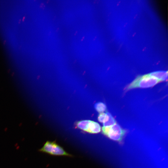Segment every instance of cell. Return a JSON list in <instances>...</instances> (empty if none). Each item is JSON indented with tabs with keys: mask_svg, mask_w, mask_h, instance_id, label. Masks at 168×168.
Masks as SVG:
<instances>
[{
	"mask_svg": "<svg viewBox=\"0 0 168 168\" xmlns=\"http://www.w3.org/2000/svg\"><path fill=\"white\" fill-rule=\"evenodd\" d=\"M97 111L100 113H103L105 110L106 108V105L103 103L100 102L96 103L95 105Z\"/></svg>",
	"mask_w": 168,
	"mask_h": 168,
	"instance_id": "52a82bcc",
	"label": "cell"
},
{
	"mask_svg": "<svg viewBox=\"0 0 168 168\" xmlns=\"http://www.w3.org/2000/svg\"><path fill=\"white\" fill-rule=\"evenodd\" d=\"M161 81L148 74L139 75L127 87L126 90H128L137 88H146L154 86Z\"/></svg>",
	"mask_w": 168,
	"mask_h": 168,
	"instance_id": "6da1fadb",
	"label": "cell"
},
{
	"mask_svg": "<svg viewBox=\"0 0 168 168\" xmlns=\"http://www.w3.org/2000/svg\"><path fill=\"white\" fill-rule=\"evenodd\" d=\"M108 116L107 120L106 122L103 123L104 127H108L113 125L116 124V121L109 113H107Z\"/></svg>",
	"mask_w": 168,
	"mask_h": 168,
	"instance_id": "8992f818",
	"label": "cell"
},
{
	"mask_svg": "<svg viewBox=\"0 0 168 168\" xmlns=\"http://www.w3.org/2000/svg\"><path fill=\"white\" fill-rule=\"evenodd\" d=\"M39 151L54 156H72L55 141H47Z\"/></svg>",
	"mask_w": 168,
	"mask_h": 168,
	"instance_id": "7a4b0ae2",
	"label": "cell"
},
{
	"mask_svg": "<svg viewBox=\"0 0 168 168\" xmlns=\"http://www.w3.org/2000/svg\"><path fill=\"white\" fill-rule=\"evenodd\" d=\"M77 126L79 128L91 133H97L101 131V127L97 122L90 120L78 121Z\"/></svg>",
	"mask_w": 168,
	"mask_h": 168,
	"instance_id": "277c9868",
	"label": "cell"
},
{
	"mask_svg": "<svg viewBox=\"0 0 168 168\" xmlns=\"http://www.w3.org/2000/svg\"><path fill=\"white\" fill-rule=\"evenodd\" d=\"M103 133L110 139L117 141H121L125 131L116 123L114 125L102 128Z\"/></svg>",
	"mask_w": 168,
	"mask_h": 168,
	"instance_id": "3957f363",
	"label": "cell"
},
{
	"mask_svg": "<svg viewBox=\"0 0 168 168\" xmlns=\"http://www.w3.org/2000/svg\"><path fill=\"white\" fill-rule=\"evenodd\" d=\"M149 76L154 77L161 82L167 81L168 79L167 71H158L153 72L148 74Z\"/></svg>",
	"mask_w": 168,
	"mask_h": 168,
	"instance_id": "5b68a950",
	"label": "cell"
},
{
	"mask_svg": "<svg viewBox=\"0 0 168 168\" xmlns=\"http://www.w3.org/2000/svg\"><path fill=\"white\" fill-rule=\"evenodd\" d=\"M108 118V115L107 113L103 112L101 113L98 116V120L100 122L104 123L106 122Z\"/></svg>",
	"mask_w": 168,
	"mask_h": 168,
	"instance_id": "ba28073f",
	"label": "cell"
}]
</instances>
